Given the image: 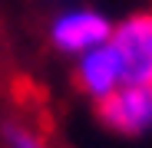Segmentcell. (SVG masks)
I'll use <instances>...</instances> for the list:
<instances>
[{"mask_svg": "<svg viewBox=\"0 0 152 148\" xmlns=\"http://www.w3.org/2000/svg\"><path fill=\"white\" fill-rule=\"evenodd\" d=\"M109 46L122 63L126 82L152 86V13H129L119 20L113 27Z\"/></svg>", "mask_w": 152, "mask_h": 148, "instance_id": "1", "label": "cell"}, {"mask_svg": "<svg viewBox=\"0 0 152 148\" xmlns=\"http://www.w3.org/2000/svg\"><path fill=\"white\" fill-rule=\"evenodd\" d=\"M113 36V23L106 13L89 10V7H76V10H63L53 23H50V40L60 53H73L83 56L89 49L106 46Z\"/></svg>", "mask_w": 152, "mask_h": 148, "instance_id": "2", "label": "cell"}, {"mask_svg": "<svg viewBox=\"0 0 152 148\" xmlns=\"http://www.w3.org/2000/svg\"><path fill=\"white\" fill-rule=\"evenodd\" d=\"M99 122L119 135H145L152 132V86L126 82L109 99L99 102Z\"/></svg>", "mask_w": 152, "mask_h": 148, "instance_id": "3", "label": "cell"}, {"mask_svg": "<svg viewBox=\"0 0 152 148\" xmlns=\"http://www.w3.org/2000/svg\"><path fill=\"white\" fill-rule=\"evenodd\" d=\"M76 82H80V89H83L89 99H96V102L109 99L116 89L126 86L122 63H119V56L113 53L109 43L80 56V63H76Z\"/></svg>", "mask_w": 152, "mask_h": 148, "instance_id": "4", "label": "cell"}, {"mask_svg": "<svg viewBox=\"0 0 152 148\" xmlns=\"http://www.w3.org/2000/svg\"><path fill=\"white\" fill-rule=\"evenodd\" d=\"M4 138H7V145H10V148H46L33 132L20 129V125H4Z\"/></svg>", "mask_w": 152, "mask_h": 148, "instance_id": "5", "label": "cell"}]
</instances>
